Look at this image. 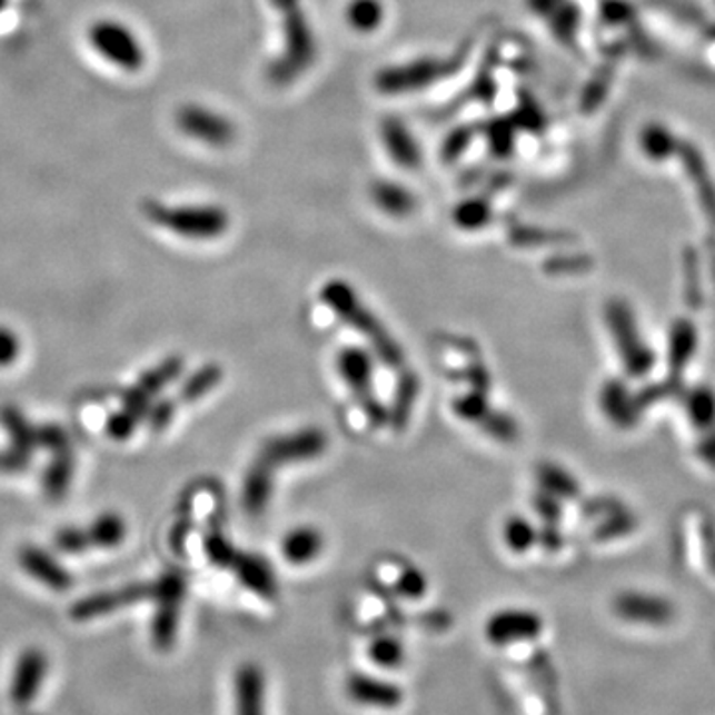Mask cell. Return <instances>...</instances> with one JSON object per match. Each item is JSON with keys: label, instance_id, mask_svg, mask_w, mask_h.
Wrapping results in <instances>:
<instances>
[{"label": "cell", "instance_id": "1", "mask_svg": "<svg viewBox=\"0 0 715 715\" xmlns=\"http://www.w3.org/2000/svg\"><path fill=\"white\" fill-rule=\"evenodd\" d=\"M320 298L342 322L352 326L358 335L368 340L373 352L388 368L391 370L406 368V352L401 344L391 336L380 318L364 305L363 298L358 297L352 285L340 279L328 280L320 290Z\"/></svg>", "mask_w": 715, "mask_h": 715}, {"label": "cell", "instance_id": "2", "mask_svg": "<svg viewBox=\"0 0 715 715\" xmlns=\"http://www.w3.org/2000/svg\"><path fill=\"white\" fill-rule=\"evenodd\" d=\"M336 368L344 384L354 394V400L364 411V418L373 428L388 426L390 411L378 400L374 391V358L373 354L360 346H344L336 356Z\"/></svg>", "mask_w": 715, "mask_h": 715}, {"label": "cell", "instance_id": "3", "mask_svg": "<svg viewBox=\"0 0 715 715\" xmlns=\"http://www.w3.org/2000/svg\"><path fill=\"white\" fill-rule=\"evenodd\" d=\"M604 316L624 370L634 378H644L654 368L651 366L652 350L642 336L630 307L624 300H610L604 308Z\"/></svg>", "mask_w": 715, "mask_h": 715}, {"label": "cell", "instance_id": "4", "mask_svg": "<svg viewBox=\"0 0 715 715\" xmlns=\"http://www.w3.org/2000/svg\"><path fill=\"white\" fill-rule=\"evenodd\" d=\"M187 595V576L183 570H168L151 583L156 613L151 620V642L161 652H168L177 640L179 618Z\"/></svg>", "mask_w": 715, "mask_h": 715}, {"label": "cell", "instance_id": "5", "mask_svg": "<svg viewBox=\"0 0 715 715\" xmlns=\"http://www.w3.org/2000/svg\"><path fill=\"white\" fill-rule=\"evenodd\" d=\"M328 436L322 428H302L290 434H280L262 441L259 454L275 469L285 465L308 464L325 456Z\"/></svg>", "mask_w": 715, "mask_h": 715}, {"label": "cell", "instance_id": "6", "mask_svg": "<svg viewBox=\"0 0 715 715\" xmlns=\"http://www.w3.org/2000/svg\"><path fill=\"white\" fill-rule=\"evenodd\" d=\"M543 632V618L527 608H505L491 614L485 624V638L493 646L535 640Z\"/></svg>", "mask_w": 715, "mask_h": 715}, {"label": "cell", "instance_id": "7", "mask_svg": "<svg viewBox=\"0 0 715 715\" xmlns=\"http://www.w3.org/2000/svg\"><path fill=\"white\" fill-rule=\"evenodd\" d=\"M47 672L48 659L44 652L40 648L22 651L10 678L9 696L12 706L19 709L32 706L42 689Z\"/></svg>", "mask_w": 715, "mask_h": 715}, {"label": "cell", "instance_id": "8", "mask_svg": "<svg viewBox=\"0 0 715 715\" xmlns=\"http://www.w3.org/2000/svg\"><path fill=\"white\" fill-rule=\"evenodd\" d=\"M149 596H151V583H136V585L121 586L118 590H103L75 603L70 608V616L76 623H88L93 618L118 613L121 608L141 603Z\"/></svg>", "mask_w": 715, "mask_h": 715}, {"label": "cell", "instance_id": "9", "mask_svg": "<svg viewBox=\"0 0 715 715\" xmlns=\"http://www.w3.org/2000/svg\"><path fill=\"white\" fill-rule=\"evenodd\" d=\"M614 613L638 626H666L674 618V606L658 595L623 593L614 598Z\"/></svg>", "mask_w": 715, "mask_h": 715}, {"label": "cell", "instance_id": "10", "mask_svg": "<svg viewBox=\"0 0 715 715\" xmlns=\"http://www.w3.org/2000/svg\"><path fill=\"white\" fill-rule=\"evenodd\" d=\"M346 696L358 706L394 709L401 706L404 692L388 679L374 678L370 674H352L346 679Z\"/></svg>", "mask_w": 715, "mask_h": 715}, {"label": "cell", "instance_id": "11", "mask_svg": "<svg viewBox=\"0 0 715 715\" xmlns=\"http://www.w3.org/2000/svg\"><path fill=\"white\" fill-rule=\"evenodd\" d=\"M159 224L186 235V237H217L227 229V217L217 209H181V211H161Z\"/></svg>", "mask_w": 715, "mask_h": 715}, {"label": "cell", "instance_id": "12", "mask_svg": "<svg viewBox=\"0 0 715 715\" xmlns=\"http://www.w3.org/2000/svg\"><path fill=\"white\" fill-rule=\"evenodd\" d=\"M598 408L614 428L630 429L638 424V404L624 380H606L598 391Z\"/></svg>", "mask_w": 715, "mask_h": 715}, {"label": "cell", "instance_id": "13", "mask_svg": "<svg viewBox=\"0 0 715 715\" xmlns=\"http://www.w3.org/2000/svg\"><path fill=\"white\" fill-rule=\"evenodd\" d=\"M275 471L277 469L262 457L257 456L252 459L242 479L241 489V505L247 515L259 517L267 512L275 489Z\"/></svg>", "mask_w": 715, "mask_h": 715}, {"label": "cell", "instance_id": "14", "mask_svg": "<svg viewBox=\"0 0 715 715\" xmlns=\"http://www.w3.org/2000/svg\"><path fill=\"white\" fill-rule=\"evenodd\" d=\"M231 570L239 578V583L247 590H251L252 595L260 596L265 600H272L275 596L279 595V583H277L275 570L260 555L239 550Z\"/></svg>", "mask_w": 715, "mask_h": 715}, {"label": "cell", "instance_id": "15", "mask_svg": "<svg viewBox=\"0 0 715 715\" xmlns=\"http://www.w3.org/2000/svg\"><path fill=\"white\" fill-rule=\"evenodd\" d=\"M235 715H267L265 674L257 664H242L232 682Z\"/></svg>", "mask_w": 715, "mask_h": 715}, {"label": "cell", "instance_id": "16", "mask_svg": "<svg viewBox=\"0 0 715 715\" xmlns=\"http://www.w3.org/2000/svg\"><path fill=\"white\" fill-rule=\"evenodd\" d=\"M19 563L20 567L24 568L30 576H34L38 583L47 585L57 593H64L75 585V578L58 563L57 558L50 557L47 550L34 545H24L20 548Z\"/></svg>", "mask_w": 715, "mask_h": 715}, {"label": "cell", "instance_id": "17", "mask_svg": "<svg viewBox=\"0 0 715 715\" xmlns=\"http://www.w3.org/2000/svg\"><path fill=\"white\" fill-rule=\"evenodd\" d=\"M325 545L322 530L316 529L312 525H300V527L288 530L287 535L282 537L280 555L290 565L302 567V565H310L312 560L320 557Z\"/></svg>", "mask_w": 715, "mask_h": 715}, {"label": "cell", "instance_id": "18", "mask_svg": "<svg viewBox=\"0 0 715 715\" xmlns=\"http://www.w3.org/2000/svg\"><path fill=\"white\" fill-rule=\"evenodd\" d=\"M400 373V381L396 386L394 401L388 408V411H390L388 426H391L396 434H401L404 429L408 428L409 419H411L416 401H418L419 388H421L418 374L406 370V368Z\"/></svg>", "mask_w": 715, "mask_h": 715}, {"label": "cell", "instance_id": "19", "mask_svg": "<svg viewBox=\"0 0 715 715\" xmlns=\"http://www.w3.org/2000/svg\"><path fill=\"white\" fill-rule=\"evenodd\" d=\"M684 416L689 428L704 434L715 428V390L707 386H697L689 390L684 398Z\"/></svg>", "mask_w": 715, "mask_h": 715}, {"label": "cell", "instance_id": "20", "mask_svg": "<svg viewBox=\"0 0 715 715\" xmlns=\"http://www.w3.org/2000/svg\"><path fill=\"white\" fill-rule=\"evenodd\" d=\"M75 477V456L72 449L54 454V459L48 464L44 474H42V489L50 502H60L64 499L66 493L72 485Z\"/></svg>", "mask_w": 715, "mask_h": 715}, {"label": "cell", "instance_id": "21", "mask_svg": "<svg viewBox=\"0 0 715 715\" xmlns=\"http://www.w3.org/2000/svg\"><path fill=\"white\" fill-rule=\"evenodd\" d=\"M537 481L543 491L555 495L560 502L580 497V484L576 481L575 475L568 474L560 465L550 461L537 465Z\"/></svg>", "mask_w": 715, "mask_h": 715}, {"label": "cell", "instance_id": "22", "mask_svg": "<svg viewBox=\"0 0 715 715\" xmlns=\"http://www.w3.org/2000/svg\"><path fill=\"white\" fill-rule=\"evenodd\" d=\"M0 424L7 429L12 446L34 454L38 449V428L30 424L27 416L17 406H4L0 409Z\"/></svg>", "mask_w": 715, "mask_h": 715}, {"label": "cell", "instance_id": "23", "mask_svg": "<svg viewBox=\"0 0 715 715\" xmlns=\"http://www.w3.org/2000/svg\"><path fill=\"white\" fill-rule=\"evenodd\" d=\"M224 368L219 364H205L197 373L191 374L181 390H179V401L181 404H196L207 396L209 391H213L221 380H224Z\"/></svg>", "mask_w": 715, "mask_h": 715}, {"label": "cell", "instance_id": "24", "mask_svg": "<svg viewBox=\"0 0 715 715\" xmlns=\"http://www.w3.org/2000/svg\"><path fill=\"white\" fill-rule=\"evenodd\" d=\"M183 368H186V363H183L181 356H169L163 363L153 366L148 373L141 374V378L136 386L148 398H153L159 391L166 390L171 381H176L183 374Z\"/></svg>", "mask_w": 715, "mask_h": 715}, {"label": "cell", "instance_id": "25", "mask_svg": "<svg viewBox=\"0 0 715 715\" xmlns=\"http://www.w3.org/2000/svg\"><path fill=\"white\" fill-rule=\"evenodd\" d=\"M126 533L128 527H126V520L121 519V515L108 512L93 520L88 529V537L92 547L116 548L120 547L126 539Z\"/></svg>", "mask_w": 715, "mask_h": 715}, {"label": "cell", "instance_id": "26", "mask_svg": "<svg viewBox=\"0 0 715 715\" xmlns=\"http://www.w3.org/2000/svg\"><path fill=\"white\" fill-rule=\"evenodd\" d=\"M503 540H505V547L513 550L515 555H520L539 543V530L535 529V525L529 519L513 515L503 525Z\"/></svg>", "mask_w": 715, "mask_h": 715}, {"label": "cell", "instance_id": "27", "mask_svg": "<svg viewBox=\"0 0 715 715\" xmlns=\"http://www.w3.org/2000/svg\"><path fill=\"white\" fill-rule=\"evenodd\" d=\"M451 408H454L457 418L465 419L469 424H481L493 409L491 404L487 400V391L474 390V388L457 396Z\"/></svg>", "mask_w": 715, "mask_h": 715}, {"label": "cell", "instance_id": "28", "mask_svg": "<svg viewBox=\"0 0 715 715\" xmlns=\"http://www.w3.org/2000/svg\"><path fill=\"white\" fill-rule=\"evenodd\" d=\"M479 426H481L487 436L502 441V444H513L519 437L517 419L513 418L512 414L499 411V409H491Z\"/></svg>", "mask_w": 715, "mask_h": 715}, {"label": "cell", "instance_id": "29", "mask_svg": "<svg viewBox=\"0 0 715 715\" xmlns=\"http://www.w3.org/2000/svg\"><path fill=\"white\" fill-rule=\"evenodd\" d=\"M368 656L381 668H396L404 662V646L394 636H378L370 642Z\"/></svg>", "mask_w": 715, "mask_h": 715}, {"label": "cell", "instance_id": "30", "mask_svg": "<svg viewBox=\"0 0 715 715\" xmlns=\"http://www.w3.org/2000/svg\"><path fill=\"white\" fill-rule=\"evenodd\" d=\"M205 553L207 558L213 563L215 567L231 568L237 557V548L232 547L231 540L225 537L221 530H211L207 533L203 540Z\"/></svg>", "mask_w": 715, "mask_h": 715}, {"label": "cell", "instance_id": "31", "mask_svg": "<svg viewBox=\"0 0 715 715\" xmlns=\"http://www.w3.org/2000/svg\"><path fill=\"white\" fill-rule=\"evenodd\" d=\"M396 590L406 598H421L428 590V578L416 567H406L396 578Z\"/></svg>", "mask_w": 715, "mask_h": 715}, {"label": "cell", "instance_id": "32", "mask_svg": "<svg viewBox=\"0 0 715 715\" xmlns=\"http://www.w3.org/2000/svg\"><path fill=\"white\" fill-rule=\"evenodd\" d=\"M38 449H48L52 454H62L70 449V437L64 428H60L57 424L50 426H40L37 434Z\"/></svg>", "mask_w": 715, "mask_h": 715}, {"label": "cell", "instance_id": "33", "mask_svg": "<svg viewBox=\"0 0 715 715\" xmlns=\"http://www.w3.org/2000/svg\"><path fill=\"white\" fill-rule=\"evenodd\" d=\"M533 509L539 515L545 525H558V520L563 517V503H560V499L555 495H550V493L543 491V489L535 493Z\"/></svg>", "mask_w": 715, "mask_h": 715}, {"label": "cell", "instance_id": "34", "mask_svg": "<svg viewBox=\"0 0 715 715\" xmlns=\"http://www.w3.org/2000/svg\"><path fill=\"white\" fill-rule=\"evenodd\" d=\"M140 421L141 419L138 416H133L130 409L123 408L108 418L106 431L113 439H128V437L133 436V431H136Z\"/></svg>", "mask_w": 715, "mask_h": 715}, {"label": "cell", "instance_id": "35", "mask_svg": "<svg viewBox=\"0 0 715 715\" xmlns=\"http://www.w3.org/2000/svg\"><path fill=\"white\" fill-rule=\"evenodd\" d=\"M54 545L70 555L85 553L86 548L92 547L88 530L78 529V527H64V529L58 530Z\"/></svg>", "mask_w": 715, "mask_h": 715}, {"label": "cell", "instance_id": "36", "mask_svg": "<svg viewBox=\"0 0 715 715\" xmlns=\"http://www.w3.org/2000/svg\"><path fill=\"white\" fill-rule=\"evenodd\" d=\"M30 451L10 446L9 449L0 451V471L2 474H20L30 465Z\"/></svg>", "mask_w": 715, "mask_h": 715}, {"label": "cell", "instance_id": "37", "mask_svg": "<svg viewBox=\"0 0 715 715\" xmlns=\"http://www.w3.org/2000/svg\"><path fill=\"white\" fill-rule=\"evenodd\" d=\"M176 408L177 401L166 400V398L159 400L158 404H151L148 414L149 428L153 431H163L176 416Z\"/></svg>", "mask_w": 715, "mask_h": 715}, {"label": "cell", "instance_id": "38", "mask_svg": "<svg viewBox=\"0 0 715 715\" xmlns=\"http://www.w3.org/2000/svg\"><path fill=\"white\" fill-rule=\"evenodd\" d=\"M464 378L474 390L487 391L491 390V374L485 368V364L475 358L471 363L467 364L464 370Z\"/></svg>", "mask_w": 715, "mask_h": 715}, {"label": "cell", "instance_id": "39", "mask_svg": "<svg viewBox=\"0 0 715 715\" xmlns=\"http://www.w3.org/2000/svg\"><path fill=\"white\" fill-rule=\"evenodd\" d=\"M20 340L7 326H0V368H7L19 358Z\"/></svg>", "mask_w": 715, "mask_h": 715}, {"label": "cell", "instance_id": "40", "mask_svg": "<svg viewBox=\"0 0 715 715\" xmlns=\"http://www.w3.org/2000/svg\"><path fill=\"white\" fill-rule=\"evenodd\" d=\"M563 535L558 530V525H543L539 529V543L543 548H547L550 553H555L558 548L563 547Z\"/></svg>", "mask_w": 715, "mask_h": 715}, {"label": "cell", "instance_id": "41", "mask_svg": "<svg viewBox=\"0 0 715 715\" xmlns=\"http://www.w3.org/2000/svg\"><path fill=\"white\" fill-rule=\"evenodd\" d=\"M709 563H712V568L715 570V550L712 553V557H709ZM715 575V573H714Z\"/></svg>", "mask_w": 715, "mask_h": 715}]
</instances>
